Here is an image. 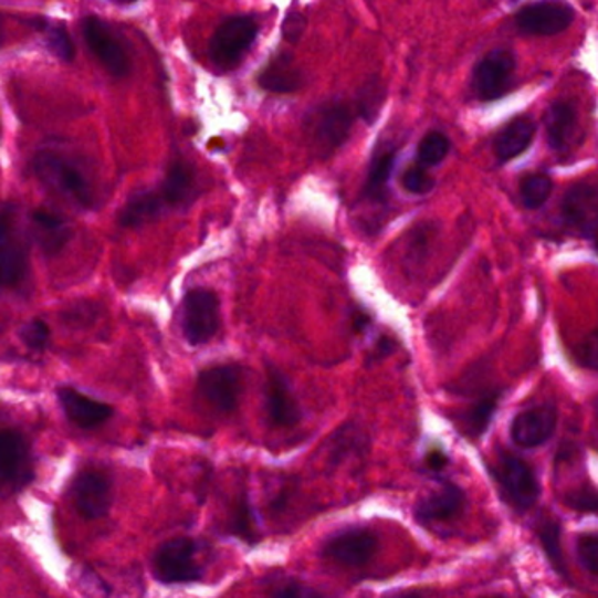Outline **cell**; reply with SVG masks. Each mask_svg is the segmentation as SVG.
I'll use <instances>...</instances> for the list:
<instances>
[{
    "instance_id": "60d3db41",
    "label": "cell",
    "mask_w": 598,
    "mask_h": 598,
    "mask_svg": "<svg viewBox=\"0 0 598 598\" xmlns=\"http://www.w3.org/2000/svg\"><path fill=\"white\" fill-rule=\"evenodd\" d=\"M424 462H427V468H429V471L441 472L444 471V468L448 465L450 460H448V457H445L441 450H432L427 453V459H424Z\"/></svg>"
},
{
    "instance_id": "f1b7e54d",
    "label": "cell",
    "mask_w": 598,
    "mask_h": 598,
    "mask_svg": "<svg viewBox=\"0 0 598 598\" xmlns=\"http://www.w3.org/2000/svg\"><path fill=\"white\" fill-rule=\"evenodd\" d=\"M229 531L230 534L238 535L246 543L255 544L259 541L255 513H253L250 496L246 493H242L235 499L234 507L230 511Z\"/></svg>"
},
{
    "instance_id": "484cf974",
    "label": "cell",
    "mask_w": 598,
    "mask_h": 598,
    "mask_svg": "<svg viewBox=\"0 0 598 598\" xmlns=\"http://www.w3.org/2000/svg\"><path fill=\"white\" fill-rule=\"evenodd\" d=\"M499 400H501V391H490L478 402L472 403L468 411L462 412L460 423L471 438H481L489 430L499 409Z\"/></svg>"
},
{
    "instance_id": "8fae6325",
    "label": "cell",
    "mask_w": 598,
    "mask_h": 598,
    "mask_svg": "<svg viewBox=\"0 0 598 598\" xmlns=\"http://www.w3.org/2000/svg\"><path fill=\"white\" fill-rule=\"evenodd\" d=\"M71 499L74 510L88 520L104 518L113 505V480L106 471L98 468H86L77 472L71 483Z\"/></svg>"
},
{
    "instance_id": "5bb4252c",
    "label": "cell",
    "mask_w": 598,
    "mask_h": 598,
    "mask_svg": "<svg viewBox=\"0 0 598 598\" xmlns=\"http://www.w3.org/2000/svg\"><path fill=\"white\" fill-rule=\"evenodd\" d=\"M468 495L459 484L442 481L438 490L423 496L415 505V520L420 525H441V523L457 522L468 511Z\"/></svg>"
},
{
    "instance_id": "ba28073f",
    "label": "cell",
    "mask_w": 598,
    "mask_h": 598,
    "mask_svg": "<svg viewBox=\"0 0 598 598\" xmlns=\"http://www.w3.org/2000/svg\"><path fill=\"white\" fill-rule=\"evenodd\" d=\"M378 549V535L370 528L346 526L323 541L319 556L323 560L332 562L346 569H360L373 562Z\"/></svg>"
},
{
    "instance_id": "9c48e42d",
    "label": "cell",
    "mask_w": 598,
    "mask_h": 598,
    "mask_svg": "<svg viewBox=\"0 0 598 598\" xmlns=\"http://www.w3.org/2000/svg\"><path fill=\"white\" fill-rule=\"evenodd\" d=\"M244 391V369L238 364L212 365L197 378V394L209 408L230 415L239 408Z\"/></svg>"
},
{
    "instance_id": "7a4b0ae2",
    "label": "cell",
    "mask_w": 598,
    "mask_h": 598,
    "mask_svg": "<svg viewBox=\"0 0 598 598\" xmlns=\"http://www.w3.org/2000/svg\"><path fill=\"white\" fill-rule=\"evenodd\" d=\"M493 480L501 489L502 499L518 513L531 511L541 496V484L531 463L507 450L496 451L490 463Z\"/></svg>"
},
{
    "instance_id": "44dd1931",
    "label": "cell",
    "mask_w": 598,
    "mask_h": 598,
    "mask_svg": "<svg viewBox=\"0 0 598 598\" xmlns=\"http://www.w3.org/2000/svg\"><path fill=\"white\" fill-rule=\"evenodd\" d=\"M167 211L169 209H185L197 199L196 170L188 166L187 161L176 160L167 169L166 178L158 188Z\"/></svg>"
},
{
    "instance_id": "ee69618b",
    "label": "cell",
    "mask_w": 598,
    "mask_h": 598,
    "mask_svg": "<svg viewBox=\"0 0 598 598\" xmlns=\"http://www.w3.org/2000/svg\"><path fill=\"white\" fill-rule=\"evenodd\" d=\"M2 39H4V35H2V27H0V44H2Z\"/></svg>"
},
{
    "instance_id": "603a6c76",
    "label": "cell",
    "mask_w": 598,
    "mask_h": 598,
    "mask_svg": "<svg viewBox=\"0 0 598 598\" xmlns=\"http://www.w3.org/2000/svg\"><path fill=\"white\" fill-rule=\"evenodd\" d=\"M535 136V124L531 116H520L505 125L504 130L495 137L493 149L499 161H510L520 157L531 148Z\"/></svg>"
},
{
    "instance_id": "8992f818",
    "label": "cell",
    "mask_w": 598,
    "mask_h": 598,
    "mask_svg": "<svg viewBox=\"0 0 598 598\" xmlns=\"http://www.w3.org/2000/svg\"><path fill=\"white\" fill-rule=\"evenodd\" d=\"M221 327L220 298L209 288H191L182 298V336L191 346H204Z\"/></svg>"
},
{
    "instance_id": "b9f144b4",
    "label": "cell",
    "mask_w": 598,
    "mask_h": 598,
    "mask_svg": "<svg viewBox=\"0 0 598 598\" xmlns=\"http://www.w3.org/2000/svg\"><path fill=\"white\" fill-rule=\"evenodd\" d=\"M395 349V344L391 343L388 337H381L379 339V343L376 344V353H374V358H385L388 357V355H391V352Z\"/></svg>"
},
{
    "instance_id": "f546056e",
    "label": "cell",
    "mask_w": 598,
    "mask_h": 598,
    "mask_svg": "<svg viewBox=\"0 0 598 598\" xmlns=\"http://www.w3.org/2000/svg\"><path fill=\"white\" fill-rule=\"evenodd\" d=\"M369 448V438L365 436L364 430L357 424H346L344 429L337 430L336 436L332 438L331 460L340 462L344 457L349 454H361Z\"/></svg>"
},
{
    "instance_id": "4316f807",
    "label": "cell",
    "mask_w": 598,
    "mask_h": 598,
    "mask_svg": "<svg viewBox=\"0 0 598 598\" xmlns=\"http://www.w3.org/2000/svg\"><path fill=\"white\" fill-rule=\"evenodd\" d=\"M574 125H576V111L569 103L552 104V107L546 111V118H544L549 146L553 149L564 148Z\"/></svg>"
},
{
    "instance_id": "ac0fdd59",
    "label": "cell",
    "mask_w": 598,
    "mask_h": 598,
    "mask_svg": "<svg viewBox=\"0 0 598 598\" xmlns=\"http://www.w3.org/2000/svg\"><path fill=\"white\" fill-rule=\"evenodd\" d=\"M598 196L597 188L588 182H577L565 193L562 214L570 229L588 241L597 234Z\"/></svg>"
},
{
    "instance_id": "e575fe53",
    "label": "cell",
    "mask_w": 598,
    "mask_h": 598,
    "mask_svg": "<svg viewBox=\"0 0 598 598\" xmlns=\"http://www.w3.org/2000/svg\"><path fill=\"white\" fill-rule=\"evenodd\" d=\"M577 560L590 576L598 574V537L595 532L577 537Z\"/></svg>"
},
{
    "instance_id": "9a60e30c",
    "label": "cell",
    "mask_w": 598,
    "mask_h": 598,
    "mask_svg": "<svg viewBox=\"0 0 598 598\" xmlns=\"http://www.w3.org/2000/svg\"><path fill=\"white\" fill-rule=\"evenodd\" d=\"M353 127V113L348 104L331 103L319 107L311 122L313 143L319 155L334 154L348 140Z\"/></svg>"
},
{
    "instance_id": "30bf717a",
    "label": "cell",
    "mask_w": 598,
    "mask_h": 598,
    "mask_svg": "<svg viewBox=\"0 0 598 598\" xmlns=\"http://www.w3.org/2000/svg\"><path fill=\"white\" fill-rule=\"evenodd\" d=\"M81 34L86 46L98 64L106 69L111 76L125 77L130 73V59L116 30L97 17H85L81 22Z\"/></svg>"
},
{
    "instance_id": "6da1fadb",
    "label": "cell",
    "mask_w": 598,
    "mask_h": 598,
    "mask_svg": "<svg viewBox=\"0 0 598 598\" xmlns=\"http://www.w3.org/2000/svg\"><path fill=\"white\" fill-rule=\"evenodd\" d=\"M32 172L48 190L71 204L81 209L94 208V188L83 175V170L64 155L48 149L39 151L32 158Z\"/></svg>"
},
{
    "instance_id": "d4e9b609",
    "label": "cell",
    "mask_w": 598,
    "mask_h": 598,
    "mask_svg": "<svg viewBox=\"0 0 598 598\" xmlns=\"http://www.w3.org/2000/svg\"><path fill=\"white\" fill-rule=\"evenodd\" d=\"M535 534L539 537L541 547L547 562L552 564L556 574H560L565 579H569V570L565 564L564 549H562V525L558 520L541 518L535 523Z\"/></svg>"
},
{
    "instance_id": "7c38bea8",
    "label": "cell",
    "mask_w": 598,
    "mask_h": 598,
    "mask_svg": "<svg viewBox=\"0 0 598 598\" xmlns=\"http://www.w3.org/2000/svg\"><path fill=\"white\" fill-rule=\"evenodd\" d=\"M516 56L510 50H493L480 60L472 71L471 88L481 101H496L504 97L513 86Z\"/></svg>"
},
{
    "instance_id": "4fadbf2b",
    "label": "cell",
    "mask_w": 598,
    "mask_h": 598,
    "mask_svg": "<svg viewBox=\"0 0 598 598\" xmlns=\"http://www.w3.org/2000/svg\"><path fill=\"white\" fill-rule=\"evenodd\" d=\"M558 424V408L546 402L520 411L511 421L510 433L514 444L525 450H535L555 436Z\"/></svg>"
},
{
    "instance_id": "e0dca14e",
    "label": "cell",
    "mask_w": 598,
    "mask_h": 598,
    "mask_svg": "<svg viewBox=\"0 0 598 598\" xmlns=\"http://www.w3.org/2000/svg\"><path fill=\"white\" fill-rule=\"evenodd\" d=\"M265 412L276 429H293L302 421L298 406L285 374L276 367H269L265 379Z\"/></svg>"
},
{
    "instance_id": "d6a6232c",
    "label": "cell",
    "mask_w": 598,
    "mask_h": 598,
    "mask_svg": "<svg viewBox=\"0 0 598 598\" xmlns=\"http://www.w3.org/2000/svg\"><path fill=\"white\" fill-rule=\"evenodd\" d=\"M553 193V181L549 176L543 175V172H535V175L526 176L522 182V199L525 208L535 209L543 208L546 204L547 199Z\"/></svg>"
},
{
    "instance_id": "d590c367",
    "label": "cell",
    "mask_w": 598,
    "mask_h": 598,
    "mask_svg": "<svg viewBox=\"0 0 598 598\" xmlns=\"http://www.w3.org/2000/svg\"><path fill=\"white\" fill-rule=\"evenodd\" d=\"M50 336H52V332H50L48 323L39 318L27 323L25 327L20 331L23 344L32 352H44L50 343Z\"/></svg>"
},
{
    "instance_id": "ab89813d",
    "label": "cell",
    "mask_w": 598,
    "mask_h": 598,
    "mask_svg": "<svg viewBox=\"0 0 598 598\" xmlns=\"http://www.w3.org/2000/svg\"><path fill=\"white\" fill-rule=\"evenodd\" d=\"M276 597H306V595H316V591L307 590L306 586H301L298 583H283V586H277L272 591Z\"/></svg>"
},
{
    "instance_id": "d6986e66",
    "label": "cell",
    "mask_w": 598,
    "mask_h": 598,
    "mask_svg": "<svg viewBox=\"0 0 598 598\" xmlns=\"http://www.w3.org/2000/svg\"><path fill=\"white\" fill-rule=\"evenodd\" d=\"M73 238V229L59 212L39 208L30 212L29 239L46 256L59 255Z\"/></svg>"
},
{
    "instance_id": "8d00e7d4",
    "label": "cell",
    "mask_w": 598,
    "mask_h": 598,
    "mask_svg": "<svg viewBox=\"0 0 598 598\" xmlns=\"http://www.w3.org/2000/svg\"><path fill=\"white\" fill-rule=\"evenodd\" d=\"M564 504L576 513H597V492L594 484H583L564 496Z\"/></svg>"
},
{
    "instance_id": "52a82bcc",
    "label": "cell",
    "mask_w": 598,
    "mask_h": 598,
    "mask_svg": "<svg viewBox=\"0 0 598 598\" xmlns=\"http://www.w3.org/2000/svg\"><path fill=\"white\" fill-rule=\"evenodd\" d=\"M259 35V23L251 17H230L221 23L209 41V59L220 71L241 64Z\"/></svg>"
},
{
    "instance_id": "2e32d148",
    "label": "cell",
    "mask_w": 598,
    "mask_h": 598,
    "mask_svg": "<svg viewBox=\"0 0 598 598\" xmlns=\"http://www.w3.org/2000/svg\"><path fill=\"white\" fill-rule=\"evenodd\" d=\"M574 9L562 0H539L516 14V25L528 35H556L569 29Z\"/></svg>"
},
{
    "instance_id": "83f0119b",
    "label": "cell",
    "mask_w": 598,
    "mask_h": 598,
    "mask_svg": "<svg viewBox=\"0 0 598 598\" xmlns=\"http://www.w3.org/2000/svg\"><path fill=\"white\" fill-rule=\"evenodd\" d=\"M395 158H397L395 149H385V151L374 155L369 176L365 182V196L369 199L381 200L387 193V185L390 181L391 172H394Z\"/></svg>"
},
{
    "instance_id": "1f68e13d",
    "label": "cell",
    "mask_w": 598,
    "mask_h": 598,
    "mask_svg": "<svg viewBox=\"0 0 598 598\" xmlns=\"http://www.w3.org/2000/svg\"><path fill=\"white\" fill-rule=\"evenodd\" d=\"M385 97H387V88L382 85L378 77L367 81L365 85L358 90V113L367 124H374L378 118L379 111H381L382 104H385Z\"/></svg>"
},
{
    "instance_id": "7bdbcfd3",
    "label": "cell",
    "mask_w": 598,
    "mask_h": 598,
    "mask_svg": "<svg viewBox=\"0 0 598 598\" xmlns=\"http://www.w3.org/2000/svg\"><path fill=\"white\" fill-rule=\"evenodd\" d=\"M116 4H136L137 0H113Z\"/></svg>"
},
{
    "instance_id": "7402d4cb",
    "label": "cell",
    "mask_w": 598,
    "mask_h": 598,
    "mask_svg": "<svg viewBox=\"0 0 598 598\" xmlns=\"http://www.w3.org/2000/svg\"><path fill=\"white\" fill-rule=\"evenodd\" d=\"M166 211L158 190H140L128 197L127 204L119 211V225L125 229H139L158 220Z\"/></svg>"
},
{
    "instance_id": "277c9868",
    "label": "cell",
    "mask_w": 598,
    "mask_h": 598,
    "mask_svg": "<svg viewBox=\"0 0 598 598\" xmlns=\"http://www.w3.org/2000/svg\"><path fill=\"white\" fill-rule=\"evenodd\" d=\"M35 459L25 433L0 429V495H13L34 481Z\"/></svg>"
},
{
    "instance_id": "4dcf8cb0",
    "label": "cell",
    "mask_w": 598,
    "mask_h": 598,
    "mask_svg": "<svg viewBox=\"0 0 598 598\" xmlns=\"http://www.w3.org/2000/svg\"><path fill=\"white\" fill-rule=\"evenodd\" d=\"M39 32L43 34L44 44L53 56L64 62H73L74 55H76V46L71 35H69L67 29L60 23L41 22L35 23Z\"/></svg>"
},
{
    "instance_id": "ffe728a7",
    "label": "cell",
    "mask_w": 598,
    "mask_h": 598,
    "mask_svg": "<svg viewBox=\"0 0 598 598\" xmlns=\"http://www.w3.org/2000/svg\"><path fill=\"white\" fill-rule=\"evenodd\" d=\"M60 406L64 409L65 417L71 423L81 430H94L103 427L113 418L115 409L103 400L92 399L88 395L81 394L73 387H60L56 390Z\"/></svg>"
},
{
    "instance_id": "f35d334b",
    "label": "cell",
    "mask_w": 598,
    "mask_h": 598,
    "mask_svg": "<svg viewBox=\"0 0 598 598\" xmlns=\"http://www.w3.org/2000/svg\"><path fill=\"white\" fill-rule=\"evenodd\" d=\"M306 17L293 11V13L286 14L285 22H283V27H281V32H283V38H285V41H288V43H298L302 35H304V32H306Z\"/></svg>"
},
{
    "instance_id": "cb8c5ba5",
    "label": "cell",
    "mask_w": 598,
    "mask_h": 598,
    "mask_svg": "<svg viewBox=\"0 0 598 598\" xmlns=\"http://www.w3.org/2000/svg\"><path fill=\"white\" fill-rule=\"evenodd\" d=\"M302 83L304 77L288 55L276 56L259 74L260 88L267 90L271 94H293L301 88Z\"/></svg>"
},
{
    "instance_id": "3957f363",
    "label": "cell",
    "mask_w": 598,
    "mask_h": 598,
    "mask_svg": "<svg viewBox=\"0 0 598 598\" xmlns=\"http://www.w3.org/2000/svg\"><path fill=\"white\" fill-rule=\"evenodd\" d=\"M30 239L14 206L0 208V288H17L29 276Z\"/></svg>"
},
{
    "instance_id": "836d02e7",
    "label": "cell",
    "mask_w": 598,
    "mask_h": 598,
    "mask_svg": "<svg viewBox=\"0 0 598 598\" xmlns=\"http://www.w3.org/2000/svg\"><path fill=\"white\" fill-rule=\"evenodd\" d=\"M450 139L442 132H429L421 139L420 148H418V160L424 167L439 166L450 154Z\"/></svg>"
},
{
    "instance_id": "5b68a950",
    "label": "cell",
    "mask_w": 598,
    "mask_h": 598,
    "mask_svg": "<svg viewBox=\"0 0 598 598\" xmlns=\"http://www.w3.org/2000/svg\"><path fill=\"white\" fill-rule=\"evenodd\" d=\"M199 544L190 537H175L158 547L154 576L161 585H193L202 581L204 569L197 560Z\"/></svg>"
},
{
    "instance_id": "74e56055",
    "label": "cell",
    "mask_w": 598,
    "mask_h": 598,
    "mask_svg": "<svg viewBox=\"0 0 598 598\" xmlns=\"http://www.w3.org/2000/svg\"><path fill=\"white\" fill-rule=\"evenodd\" d=\"M402 185L409 193H415V196H424V193H430L433 190L432 176L427 172L421 166L409 167L402 176Z\"/></svg>"
}]
</instances>
